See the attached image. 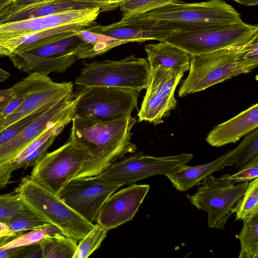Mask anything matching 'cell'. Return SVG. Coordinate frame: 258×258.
Segmentation results:
<instances>
[{
	"mask_svg": "<svg viewBox=\"0 0 258 258\" xmlns=\"http://www.w3.org/2000/svg\"><path fill=\"white\" fill-rule=\"evenodd\" d=\"M122 186L109 182L97 176L75 178L57 195L70 208L89 222H97L105 200Z\"/></svg>",
	"mask_w": 258,
	"mask_h": 258,
	"instance_id": "4fadbf2b",
	"label": "cell"
},
{
	"mask_svg": "<svg viewBox=\"0 0 258 258\" xmlns=\"http://www.w3.org/2000/svg\"><path fill=\"white\" fill-rule=\"evenodd\" d=\"M21 247H16L0 250V258H16L21 249Z\"/></svg>",
	"mask_w": 258,
	"mask_h": 258,
	"instance_id": "f35d334b",
	"label": "cell"
},
{
	"mask_svg": "<svg viewBox=\"0 0 258 258\" xmlns=\"http://www.w3.org/2000/svg\"><path fill=\"white\" fill-rule=\"evenodd\" d=\"M258 38V26L240 23L214 25L203 29L170 33L160 42L176 46L190 55L247 44Z\"/></svg>",
	"mask_w": 258,
	"mask_h": 258,
	"instance_id": "5b68a950",
	"label": "cell"
},
{
	"mask_svg": "<svg viewBox=\"0 0 258 258\" xmlns=\"http://www.w3.org/2000/svg\"><path fill=\"white\" fill-rule=\"evenodd\" d=\"M234 164L233 150H230L210 162L197 166L182 165L165 176L177 190L184 191L199 185L207 176Z\"/></svg>",
	"mask_w": 258,
	"mask_h": 258,
	"instance_id": "d6986e66",
	"label": "cell"
},
{
	"mask_svg": "<svg viewBox=\"0 0 258 258\" xmlns=\"http://www.w3.org/2000/svg\"><path fill=\"white\" fill-rule=\"evenodd\" d=\"M100 8L67 12L22 21L0 25V40L28 34L87 20H96Z\"/></svg>",
	"mask_w": 258,
	"mask_h": 258,
	"instance_id": "2e32d148",
	"label": "cell"
},
{
	"mask_svg": "<svg viewBox=\"0 0 258 258\" xmlns=\"http://www.w3.org/2000/svg\"><path fill=\"white\" fill-rule=\"evenodd\" d=\"M149 189L148 184H132L113 192L103 204L96 223L108 231L132 220Z\"/></svg>",
	"mask_w": 258,
	"mask_h": 258,
	"instance_id": "9a60e30c",
	"label": "cell"
},
{
	"mask_svg": "<svg viewBox=\"0 0 258 258\" xmlns=\"http://www.w3.org/2000/svg\"><path fill=\"white\" fill-rule=\"evenodd\" d=\"M5 224L12 231L19 232L32 230L50 223L26 207Z\"/></svg>",
	"mask_w": 258,
	"mask_h": 258,
	"instance_id": "83f0119b",
	"label": "cell"
},
{
	"mask_svg": "<svg viewBox=\"0 0 258 258\" xmlns=\"http://www.w3.org/2000/svg\"><path fill=\"white\" fill-rule=\"evenodd\" d=\"M228 175L215 177L210 174L202 180L195 194L186 195L194 206L207 213L210 228L224 229L247 187L248 181L236 184L228 178Z\"/></svg>",
	"mask_w": 258,
	"mask_h": 258,
	"instance_id": "ba28073f",
	"label": "cell"
},
{
	"mask_svg": "<svg viewBox=\"0 0 258 258\" xmlns=\"http://www.w3.org/2000/svg\"><path fill=\"white\" fill-rule=\"evenodd\" d=\"M11 53V52L4 45L0 40V57L8 56Z\"/></svg>",
	"mask_w": 258,
	"mask_h": 258,
	"instance_id": "f6af8a7d",
	"label": "cell"
},
{
	"mask_svg": "<svg viewBox=\"0 0 258 258\" xmlns=\"http://www.w3.org/2000/svg\"><path fill=\"white\" fill-rule=\"evenodd\" d=\"M10 0H0V9L1 8Z\"/></svg>",
	"mask_w": 258,
	"mask_h": 258,
	"instance_id": "c3c4849f",
	"label": "cell"
},
{
	"mask_svg": "<svg viewBox=\"0 0 258 258\" xmlns=\"http://www.w3.org/2000/svg\"><path fill=\"white\" fill-rule=\"evenodd\" d=\"M81 1H89V2H103L107 3L110 7L111 11H113L116 8H118V5L121 0H77Z\"/></svg>",
	"mask_w": 258,
	"mask_h": 258,
	"instance_id": "7bdbcfd3",
	"label": "cell"
},
{
	"mask_svg": "<svg viewBox=\"0 0 258 258\" xmlns=\"http://www.w3.org/2000/svg\"><path fill=\"white\" fill-rule=\"evenodd\" d=\"M44 0H10L0 9V17L14 13L28 5Z\"/></svg>",
	"mask_w": 258,
	"mask_h": 258,
	"instance_id": "d590c367",
	"label": "cell"
},
{
	"mask_svg": "<svg viewBox=\"0 0 258 258\" xmlns=\"http://www.w3.org/2000/svg\"><path fill=\"white\" fill-rule=\"evenodd\" d=\"M237 236L240 243L239 258L258 257V214L243 220Z\"/></svg>",
	"mask_w": 258,
	"mask_h": 258,
	"instance_id": "cb8c5ba5",
	"label": "cell"
},
{
	"mask_svg": "<svg viewBox=\"0 0 258 258\" xmlns=\"http://www.w3.org/2000/svg\"><path fill=\"white\" fill-rule=\"evenodd\" d=\"M237 3L246 6H254L258 4V0H233Z\"/></svg>",
	"mask_w": 258,
	"mask_h": 258,
	"instance_id": "ee69618b",
	"label": "cell"
},
{
	"mask_svg": "<svg viewBox=\"0 0 258 258\" xmlns=\"http://www.w3.org/2000/svg\"><path fill=\"white\" fill-rule=\"evenodd\" d=\"M14 191L29 209L67 236L80 240L94 226L30 175L23 177Z\"/></svg>",
	"mask_w": 258,
	"mask_h": 258,
	"instance_id": "277c9868",
	"label": "cell"
},
{
	"mask_svg": "<svg viewBox=\"0 0 258 258\" xmlns=\"http://www.w3.org/2000/svg\"><path fill=\"white\" fill-rule=\"evenodd\" d=\"M18 257H42V251L39 242L22 246Z\"/></svg>",
	"mask_w": 258,
	"mask_h": 258,
	"instance_id": "8d00e7d4",
	"label": "cell"
},
{
	"mask_svg": "<svg viewBox=\"0 0 258 258\" xmlns=\"http://www.w3.org/2000/svg\"><path fill=\"white\" fill-rule=\"evenodd\" d=\"M236 220H243L258 214V178L248 182L236 210Z\"/></svg>",
	"mask_w": 258,
	"mask_h": 258,
	"instance_id": "4316f807",
	"label": "cell"
},
{
	"mask_svg": "<svg viewBox=\"0 0 258 258\" xmlns=\"http://www.w3.org/2000/svg\"><path fill=\"white\" fill-rule=\"evenodd\" d=\"M75 94L74 116L101 121L131 115L140 96L136 90L105 86H79Z\"/></svg>",
	"mask_w": 258,
	"mask_h": 258,
	"instance_id": "52a82bcc",
	"label": "cell"
},
{
	"mask_svg": "<svg viewBox=\"0 0 258 258\" xmlns=\"http://www.w3.org/2000/svg\"><path fill=\"white\" fill-rule=\"evenodd\" d=\"M23 233L24 232H14L12 231L6 224L0 221V237L16 236Z\"/></svg>",
	"mask_w": 258,
	"mask_h": 258,
	"instance_id": "ab89813d",
	"label": "cell"
},
{
	"mask_svg": "<svg viewBox=\"0 0 258 258\" xmlns=\"http://www.w3.org/2000/svg\"><path fill=\"white\" fill-rule=\"evenodd\" d=\"M72 121L70 138L88 153L75 178L98 175L127 154L136 151L131 137L137 119L131 115L110 121L74 116Z\"/></svg>",
	"mask_w": 258,
	"mask_h": 258,
	"instance_id": "6da1fadb",
	"label": "cell"
},
{
	"mask_svg": "<svg viewBox=\"0 0 258 258\" xmlns=\"http://www.w3.org/2000/svg\"><path fill=\"white\" fill-rule=\"evenodd\" d=\"M178 0H121L118 8L122 13L121 19L145 13Z\"/></svg>",
	"mask_w": 258,
	"mask_h": 258,
	"instance_id": "f546056e",
	"label": "cell"
},
{
	"mask_svg": "<svg viewBox=\"0 0 258 258\" xmlns=\"http://www.w3.org/2000/svg\"><path fill=\"white\" fill-rule=\"evenodd\" d=\"M42 111L28 116L1 132L0 146L14 138L23 129L33 122Z\"/></svg>",
	"mask_w": 258,
	"mask_h": 258,
	"instance_id": "836d02e7",
	"label": "cell"
},
{
	"mask_svg": "<svg viewBox=\"0 0 258 258\" xmlns=\"http://www.w3.org/2000/svg\"><path fill=\"white\" fill-rule=\"evenodd\" d=\"M193 156L192 154L182 153L154 157L138 153L115 161L96 176L104 181L123 186L153 175H165L177 167L186 164Z\"/></svg>",
	"mask_w": 258,
	"mask_h": 258,
	"instance_id": "8fae6325",
	"label": "cell"
},
{
	"mask_svg": "<svg viewBox=\"0 0 258 258\" xmlns=\"http://www.w3.org/2000/svg\"><path fill=\"white\" fill-rule=\"evenodd\" d=\"M242 141L233 150L236 167H241L258 157V128L245 136Z\"/></svg>",
	"mask_w": 258,
	"mask_h": 258,
	"instance_id": "d4e9b609",
	"label": "cell"
},
{
	"mask_svg": "<svg viewBox=\"0 0 258 258\" xmlns=\"http://www.w3.org/2000/svg\"><path fill=\"white\" fill-rule=\"evenodd\" d=\"M57 233H62L57 227L52 224H49L30 230L29 232L26 233H23L19 236L1 246L0 247V250L12 247L26 246L37 243L47 236Z\"/></svg>",
	"mask_w": 258,
	"mask_h": 258,
	"instance_id": "484cf974",
	"label": "cell"
},
{
	"mask_svg": "<svg viewBox=\"0 0 258 258\" xmlns=\"http://www.w3.org/2000/svg\"><path fill=\"white\" fill-rule=\"evenodd\" d=\"M9 72L3 70L0 68V82H4L7 80L10 77Z\"/></svg>",
	"mask_w": 258,
	"mask_h": 258,
	"instance_id": "bcb514c9",
	"label": "cell"
},
{
	"mask_svg": "<svg viewBox=\"0 0 258 258\" xmlns=\"http://www.w3.org/2000/svg\"><path fill=\"white\" fill-rule=\"evenodd\" d=\"M258 177V157L240 167L235 173L228 175V178L236 183L250 181Z\"/></svg>",
	"mask_w": 258,
	"mask_h": 258,
	"instance_id": "d6a6232c",
	"label": "cell"
},
{
	"mask_svg": "<svg viewBox=\"0 0 258 258\" xmlns=\"http://www.w3.org/2000/svg\"><path fill=\"white\" fill-rule=\"evenodd\" d=\"M245 45L191 55L189 73L179 88L178 96L182 97L203 91L237 76L248 73L257 68V66L244 59Z\"/></svg>",
	"mask_w": 258,
	"mask_h": 258,
	"instance_id": "3957f363",
	"label": "cell"
},
{
	"mask_svg": "<svg viewBox=\"0 0 258 258\" xmlns=\"http://www.w3.org/2000/svg\"><path fill=\"white\" fill-rule=\"evenodd\" d=\"M77 240L62 233L47 236L39 241L43 258H73Z\"/></svg>",
	"mask_w": 258,
	"mask_h": 258,
	"instance_id": "603a6c76",
	"label": "cell"
},
{
	"mask_svg": "<svg viewBox=\"0 0 258 258\" xmlns=\"http://www.w3.org/2000/svg\"><path fill=\"white\" fill-rule=\"evenodd\" d=\"M25 95H20L12 93L11 96L0 107V120L8 116L14 111L22 103Z\"/></svg>",
	"mask_w": 258,
	"mask_h": 258,
	"instance_id": "e575fe53",
	"label": "cell"
},
{
	"mask_svg": "<svg viewBox=\"0 0 258 258\" xmlns=\"http://www.w3.org/2000/svg\"><path fill=\"white\" fill-rule=\"evenodd\" d=\"M76 33L59 34L16 50L37 56H76L78 59L92 58L93 46L81 40Z\"/></svg>",
	"mask_w": 258,
	"mask_h": 258,
	"instance_id": "e0dca14e",
	"label": "cell"
},
{
	"mask_svg": "<svg viewBox=\"0 0 258 258\" xmlns=\"http://www.w3.org/2000/svg\"><path fill=\"white\" fill-rule=\"evenodd\" d=\"M62 131L59 130L56 132L32 153L18 161L11 162L5 165L0 169V171L8 169L13 172L18 168H26L35 166L47 153V151L53 144L56 138Z\"/></svg>",
	"mask_w": 258,
	"mask_h": 258,
	"instance_id": "4dcf8cb0",
	"label": "cell"
},
{
	"mask_svg": "<svg viewBox=\"0 0 258 258\" xmlns=\"http://www.w3.org/2000/svg\"><path fill=\"white\" fill-rule=\"evenodd\" d=\"M144 49L150 69L161 66L179 69L184 73L189 70L191 55L176 46L160 42L147 44Z\"/></svg>",
	"mask_w": 258,
	"mask_h": 258,
	"instance_id": "44dd1931",
	"label": "cell"
},
{
	"mask_svg": "<svg viewBox=\"0 0 258 258\" xmlns=\"http://www.w3.org/2000/svg\"><path fill=\"white\" fill-rule=\"evenodd\" d=\"M107 230L98 223L82 239L73 258H86L99 247L107 235Z\"/></svg>",
	"mask_w": 258,
	"mask_h": 258,
	"instance_id": "f1b7e54d",
	"label": "cell"
},
{
	"mask_svg": "<svg viewBox=\"0 0 258 258\" xmlns=\"http://www.w3.org/2000/svg\"><path fill=\"white\" fill-rule=\"evenodd\" d=\"M27 206L14 191L0 195V221L6 223L16 214Z\"/></svg>",
	"mask_w": 258,
	"mask_h": 258,
	"instance_id": "1f68e13d",
	"label": "cell"
},
{
	"mask_svg": "<svg viewBox=\"0 0 258 258\" xmlns=\"http://www.w3.org/2000/svg\"><path fill=\"white\" fill-rule=\"evenodd\" d=\"M8 57L20 71L28 73L39 72L46 75L52 72H64L78 59L76 56H37L16 50Z\"/></svg>",
	"mask_w": 258,
	"mask_h": 258,
	"instance_id": "ffe728a7",
	"label": "cell"
},
{
	"mask_svg": "<svg viewBox=\"0 0 258 258\" xmlns=\"http://www.w3.org/2000/svg\"><path fill=\"white\" fill-rule=\"evenodd\" d=\"M76 94L67 95L42 111L11 140L0 146V169L13 161L28 145L56 124L69 123L74 116Z\"/></svg>",
	"mask_w": 258,
	"mask_h": 258,
	"instance_id": "5bb4252c",
	"label": "cell"
},
{
	"mask_svg": "<svg viewBox=\"0 0 258 258\" xmlns=\"http://www.w3.org/2000/svg\"><path fill=\"white\" fill-rule=\"evenodd\" d=\"M11 89L12 94L25 95V97L14 111L0 120V133L19 121L46 109L74 92L72 82H55L48 75L39 72L29 73Z\"/></svg>",
	"mask_w": 258,
	"mask_h": 258,
	"instance_id": "9c48e42d",
	"label": "cell"
},
{
	"mask_svg": "<svg viewBox=\"0 0 258 258\" xmlns=\"http://www.w3.org/2000/svg\"><path fill=\"white\" fill-rule=\"evenodd\" d=\"M184 72L179 69L161 66L150 68L146 92L138 113L139 121H148L154 125L163 122L177 105L174 93Z\"/></svg>",
	"mask_w": 258,
	"mask_h": 258,
	"instance_id": "7c38bea8",
	"label": "cell"
},
{
	"mask_svg": "<svg viewBox=\"0 0 258 258\" xmlns=\"http://www.w3.org/2000/svg\"><path fill=\"white\" fill-rule=\"evenodd\" d=\"M88 157L87 151L69 138L56 150L46 153L33 167L30 178L57 196L74 179Z\"/></svg>",
	"mask_w": 258,
	"mask_h": 258,
	"instance_id": "30bf717a",
	"label": "cell"
},
{
	"mask_svg": "<svg viewBox=\"0 0 258 258\" xmlns=\"http://www.w3.org/2000/svg\"><path fill=\"white\" fill-rule=\"evenodd\" d=\"M12 95L11 88L0 90V107L9 99Z\"/></svg>",
	"mask_w": 258,
	"mask_h": 258,
	"instance_id": "b9f144b4",
	"label": "cell"
},
{
	"mask_svg": "<svg viewBox=\"0 0 258 258\" xmlns=\"http://www.w3.org/2000/svg\"><path fill=\"white\" fill-rule=\"evenodd\" d=\"M95 22V20H87L28 34L20 37L8 39L4 41L1 40L12 53L16 49L23 48L59 34L67 32L78 33L82 30H87Z\"/></svg>",
	"mask_w": 258,
	"mask_h": 258,
	"instance_id": "7402d4cb",
	"label": "cell"
},
{
	"mask_svg": "<svg viewBox=\"0 0 258 258\" xmlns=\"http://www.w3.org/2000/svg\"><path fill=\"white\" fill-rule=\"evenodd\" d=\"M83 64L75 81L78 86L117 87L140 92L148 85V61L135 54L118 60L106 59Z\"/></svg>",
	"mask_w": 258,
	"mask_h": 258,
	"instance_id": "8992f818",
	"label": "cell"
},
{
	"mask_svg": "<svg viewBox=\"0 0 258 258\" xmlns=\"http://www.w3.org/2000/svg\"><path fill=\"white\" fill-rule=\"evenodd\" d=\"M258 127V104L255 103L231 119L216 126L206 141L213 147L234 143Z\"/></svg>",
	"mask_w": 258,
	"mask_h": 258,
	"instance_id": "ac0fdd59",
	"label": "cell"
},
{
	"mask_svg": "<svg viewBox=\"0 0 258 258\" xmlns=\"http://www.w3.org/2000/svg\"><path fill=\"white\" fill-rule=\"evenodd\" d=\"M10 170H5L0 171V189L4 188L9 182L11 173Z\"/></svg>",
	"mask_w": 258,
	"mask_h": 258,
	"instance_id": "60d3db41",
	"label": "cell"
},
{
	"mask_svg": "<svg viewBox=\"0 0 258 258\" xmlns=\"http://www.w3.org/2000/svg\"><path fill=\"white\" fill-rule=\"evenodd\" d=\"M76 34L81 40L92 45L93 46L98 42L100 41L97 33L87 30H82L77 33Z\"/></svg>",
	"mask_w": 258,
	"mask_h": 258,
	"instance_id": "74e56055",
	"label": "cell"
},
{
	"mask_svg": "<svg viewBox=\"0 0 258 258\" xmlns=\"http://www.w3.org/2000/svg\"><path fill=\"white\" fill-rule=\"evenodd\" d=\"M21 235V234H20ZM20 235L14 236H5L0 237V247L5 243H7L13 238L19 236Z\"/></svg>",
	"mask_w": 258,
	"mask_h": 258,
	"instance_id": "7dc6e473",
	"label": "cell"
},
{
	"mask_svg": "<svg viewBox=\"0 0 258 258\" xmlns=\"http://www.w3.org/2000/svg\"><path fill=\"white\" fill-rule=\"evenodd\" d=\"M143 14L158 21L162 28L170 33L242 22L239 12L223 0L191 3L178 0Z\"/></svg>",
	"mask_w": 258,
	"mask_h": 258,
	"instance_id": "7a4b0ae2",
	"label": "cell"
}]
</instances>
